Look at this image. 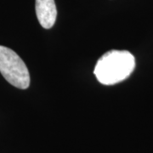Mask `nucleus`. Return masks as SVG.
<instances>
[{"label":"nucleus","instance_id":"2","mask_svg":"<svg viewBox=\"0 0 153 153\" xmlns=\"http://www.w3.org/2000/svg\"><path fill=\"white\" fill-rule=\"evenodd\" d=\"M0 72L11 85L26 89L30 85V74L25 62L16 53L0 45Z\"/></svg>","mask_w":153,"mask_h":153},{"label":"nucleus","instance_id":"1","mask_svg":"<svg viewBox=\"0 0 153 153\" xmlns=\"http://www.w3.org/2000/svg\"><path fill=\"white\" fill-rule=\"evenodd\" d=\"M135 67V60L126 50H110L97 61L94 74L104 85H113L127 79Z\"/></svg>","mask_w":153,"mask_h":153},{"label":"nucleus","instance_id":"3","mask_svg":"<svg viewBox=\"0 0 153 153\" xmlns=\"http://www.w3.org/2000/svg\"><path fill=\"white\" fill-rule=\"evenodd\" d=\"M36 14L43 27L45 29L52 27L57 16L55 0H36Z\"/></svg>","mask_w":153,"mask_h":153}]
</instances>
